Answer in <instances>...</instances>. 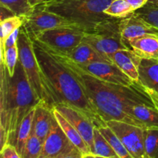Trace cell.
Listing matches in <instances>:
<instances>
[{"instance_id":"obj_20","label":"cell","mask_w":158,"mask_h":158,"mask_svg":"<svg viewBox=\"0 0 158 158\" xmlns=\"http://www.w3.org/2000/svg\"><path fill=\"white\" fill-rule=\"evenodd\" d=\"M67 56L79 64H86L94 61H106L92 46L85 42H82Z\"/></svg>"},{"instance_id":"obj_22","label":"cell","mask_w":158,"mask_h":158,"mask_svg":"<svg viewBox=\"0 0 158 158\" xmlns=\"http://www.w3.org/2000/svg\"><path fill=\"white\" fill-rule=\"evenodd\" d=\"M134 116L145 125L147 129H158V110L156 107L146 105H136L133 107Z\"/></svg>"},{"instance_id":"obj_13","label":"cell","mask_w":158,"mask_h":158,"mask_svg":"<svg viewBox=\"0 0 158 158\" xmlns=\"http://www.w3.org/2000/svg\"><path fill=\"white\" fill-rule=\"evenodd\" d=\"M122 41L127 49L132 40L148 34H158V29L154 28L144 19L135 13L125 18L120 19L119 21Z\"/></svg>"},{"instance_id":"obj_5","label":"cell","mask_w":158,"mask_h":158,"mask_svg":"<svg viewBox=\"0 0 158 158\" xmlns=\"http://www.w3.org/2000/svg\"><path fill=\"white\" fill-rule=\"evenodd\" d=\"M19 60L23 66L27 80L40 101L52 108L56 105L52 92L48 87L34 51L33 41L23 26L20 28L18 39Z\"/></svg>"},{"instance_id":"obj_16","label":"cell","mask_w":158,"mask_h":158,"mask_svg":"<svg viewBox=\"0 0 158 158\" xmlns=\"http://www.w3.org/2000/svg\"><path fill=\"white\" fill-rule=\"evenodd\" d=\"M129 48L140 59L158 60V34H148L132 40Z\"/></svg>"},{"instance_id":"obj_11","label":"cell","mask_w":158,"mask_h":158,"mask_svg":"<svg viewBox=\"0 0 158 158\" xmlns=\"http://www.w3.org/2000/svg\"><path fill=\"white\" fill-rule=\"evenodd\" d=\"M74 63L82 70L103 81L123 86H131L136 82L122 72L115 64L110 62L94 61L86 64Z\"/></svg>"},{"instance_id":"obj_32","label":"cell","mask_w":158,"mask_h":158,"mask_svg":"<svg viewBox=\"0 0 158 158\" xmlns=\"http://www.w3.org/2000/svg\"><path fill=\"white\" fill-rule=\"evenodd\" d=\"M19 31H20V28L19 29H17L8 37V39L6 40V44H5V52H6V50L9 47H12L14 45H15L18 42V39H19Z\"/></svg>"},{"instance_id":"obj_17","label":"cell","mask_w":158,"mask_h":158,"mask_svg":"<svg viewBox=\"0 0 158 158\" xmlns=\"http://www.w3.org/2000/svg\"><path fill=\"white\" fill-rule=\"evenodd\" d=\"M138 58L131 49H120L113 55L112 62L134 81L138 82Z\"/></svg>"},{"instance_id":"obj_2","label":"cell","mask_w":158,"mask_h":158,"mask_svg":"<svg viewBox=\"0 0 158 158\" xmlns=\"http://www.w3.org/2000/svg\"><path fill=\"white\" fill-rule=\"evenodd\" d=\"M32 41L39 65L56 105H69L89 119L96 127L106 126V122L89 101L73 74L44 45L38 40Z\"/></svg>"},{"instance_id":"obj_33","label":"cell","mask_w":158,"mask_h":158,"mask_svg":"<svg viewBox=\"0 0 158 158\" xmlns=\"http://www.w3.org/2000/svg\"><path fill=\"white\" fill-rule=\"evenodd\" d=\"M126 1L127 2L129 3L136 11L137 9H140V8H142L143 6H144L148 2L149 0H126Z\"/></svg>"},{"instance_id":"obj_21","label":"cell","mask_w":158,"mask_h":158,"mask_svg":"<svg viewBox=\"0 0 158 158\" xmlns=\"http://www.w3.org/2000/svg\"><path fill=\"white\" fill-rule=\"evenodd\" d=\"M35 107L23 118L19 128L18 133H17L16 137H15L14 146L16 148L17 151L20 154L21 157L23 158V153H24L25 147H26V142L32 133V123H33L34 114H35Z\"/></svg>"},{"instance_id":"obj_34","label":"cell","mask_w":158,"mask_h":158,"mask_svg":"<svg viewBox=\"0 0 158 158\" xmlns=\"http://www.w3.org/2000/svg\"><path fill=\"white\" fill-rule=\"evenodd\" d=\"M146 91H147V92H148V94H149L150 97H151V99H152L153 102H154V106H155V107L157 108V110H158V94H156V93L151 92V91H148V90H146Z\"/></svg>"},{"instance_id":"obj_4","label":"cell","mask_w":158,"mask_h":158,"mask_svg":"<svg viewBox=\"0 0 158 158\" xmlns=\"http://www.w3.org/2000/svg\"><path fill=\"white\" fill-rule=\"evenodd\" d=\"M113 0H50L40 4L43 9L76 23L81 30L91 32L110 16L104 13Z\"/></svg>"},{"instance_id":"obj_18","label":"cell","mask_w":158,"mask_h":158,"mask_svg":"<svg viewBox=\"0 0 158 158\" xmlns=\"http://www.w3.org/2000/svg\"><path fill=\"white\" fill-rule=\"evenodd\" d=\"M52 113H53V115L55 117L56 120H57V122L59 123L60 126L61 127L63 131H64L66 135L67 136L68 138L80 150V151L82 154V156H83V158H94V154L91 152L88 145L86 144V143L83 140V138L80 135V133L73 127V126L56 108L52 109Z\"/></svg>"},{"instance_id":"obj_23","label":"cell","mask_w":158,"mask_h":158,"mask_svg":"<svg viewBox=\"0 0 158 158\" xmlns=\"http://www.w3.org/2000/svg\"><path fill=\"white\" fill-rule=\"evenodd\" d=\"M94 143L95 157L119 158L109 142L100 133L99 128L96 127L94 132Z\"/></svg>"},{"instance_id":"obj_35","label":"cell","mask_w":158,"mask_h":158,"mask_svg":"<svg viewBox=\"0 0 158 158\" xmlns=\"http://www.w3.org/2000/svg\"><path fill=\"white\" fill-rule=\"evenodd\" d=\"M29 4H30L31 7L33 8L35 7V6H38V5L46 2L50 1V0H29Z\"/></svg>"},{"instance_id":"obj_25","label":"cell","mask_w":158,"mask_h":158,"mask_svg":"<svg viewBox=\"0 0 158 158\" xmlns=\"http://www.w3.org/2000/svg\"><path fill=\"white\" fill-rule=\"evenodd\" d=\"M135 9L126 0H113L104 10V13L113 18L123 19L131 15Z\"/></svg>"},{"instance_id":"obj_19","label":"cell","mask_w":158,"mask_h":158,"mask_svg":"<svg viewBox=\"0 0 158 158\" xmlns=\"http://www.w3.org/2000/svg\"><path fill=\"white\" fill-rule=\"evenodd\" d=\"M25 16L12 15L0 21L1 26V38H0V61H4L5 44L8 37L17 29H19L24 23Z\"/></svg>"},{"instance_id":"obj_28","label":"cell","mask_w":158,"mask_h":158,"mask_svg":"<svg viewBox=\"0 0 158 158\" xmlns=\"http://www.w3.org/2000/svg\"><path fill=\"white\" fill-rule=\"evenodd\" d=\"M43 142L32 130L30 136L26 142L23 158H40L43 149Z\"/></svg>"},{"instance_id":"obj_8","label":"cell","mask_w":158,"mask_h":158,"mask_svg":"<svg viewBox=\"0 0 158 158\" xmlns=\"http://www.w3.org/2000/svg\"><path fill=\"white\" fill-rule=\"evenodd\" d=\"M40 158H83L80 150L68 138L54 115Z\"/></svg>"},{"instance_id":"obj_10","label":"cell","mask_w":158,"mask_h":158,"mask_svg":"<svg viewBox=\"0 0 158 158\" xmlns=\"http://www.w3.org/2000/svg\"><path fill=\"white\" fill-rule=\"evenodd\" d=\"M106 124L118 136L132 158H148L144 150V129L116 120H109Z\"/></svg>"},{"instance_id":"obj_15","label":"cell","mask_w":158,"mask_h":158,"mask_svg":"<svg viewBox=\"0 0 158 158\" xmlns=\"http://www.w3.org/2000/svg\"><path fill=\"white\" fill-rule=\"evenodd\" d=\"M139 80L146 90L158 94V60L140 59L138 64Z\"/></svg>"},{"instance_id":"obj_6","label":"cell","mask_w":158,"mask_h":158,"mask_svg":"<svg viewBox=\"0 0 158 158\" xmlns=\"http://www.w3.org/2000/svg\"><path fill=\"white\" fill-rule=\"evenodd\" d=\"M119 21L120 19L113 17L103 20L93 32H85L83 40L106 61L112 63L113 55L117 51L127 49L122 41Z\"/></svg>"},{"instance_id":"obj_26","label":"cell","mask_w":158,"mask_h":158,"mask_svg":"<svg viewBox=\"0 0 158 158\" xmlns=\"http://www.w3.org/2000/svg\"><path fill=\"white\" fill-rule=\"evenodd\" d=\"M144 150L148 158H158V129H144Z\"/></svg>"},{"instance_id":"obj_9","label":"cell","mask_w":158,"mask_h":158,"mask_svg":"<svg viewBox=\"0 0 158 158\" xmlns=\"http://www.w3.org/2000/svg\"><path fill=\"white\" fill-rule=\"evenodd\" d=\"M84 34L80 29L61 28L43 32L35 40L50 49L69 55L83 42Z\"/></svg>"},{"instance_id":"obj_7","label":"cell","mask_w":158,"mask_h":158,"mask_svg":"<svg viewBox=\"0 0 158 158\" xmlns=\"http://www.w3.org/2000/svg\"><path fill=\"white\" fill-rule=\"evenodd\" d=\"M23 26L32 40L46 31L61 28L80 29L76 23L56 13L43 9L40 5L32 8L28 15H25Z\"/></svg>"},{"instance_id":"obj_27","label":"cell","mask_w":158,"mask_h":158,"mask_svg":"<svg viewBox=\"0 0 158 158\" xmlns=\"http://www.w3.org/2000/svg\"><path fill=\"white\" fill-rule=\"evenodd\" d=\"M0 6L6 8L15 15H28L32 8L29 0H0Z\"/></svg>"},{"instance_id":"obj_29","label":"cell","mask_w":158,"mask_h":158,"mask_svg":"<svg viewBox=\"0 0 158 158\" xmlns=\"http://www.w3.org/2000/svg\"><path fill=\"white\" fill-rule=\"evenodd\" d=\"M134 13L158 29V5L148 2L144 6L137 9Z\"/></svg>"},{"instance_id":"obj_1","label":"cell","mask_w":158,"mask_h":158,"mask_svg":"<svg viewBox=\"0 0 158 158\" xmlns=\"http://www.w3.org/2000/svg\"><path fill=\"white\" fill-rule=\"evenodd\" d=\"M45 46L73 74L86 97L105 121L120 120L147 129L145 125L134 116L133 107L136 105L155 106L140 82L136 81L131 86H123L103 81L82 70L66 54Z\"/></svg>"},{"instance_id":"obj_31","label":"cell","mask_w":158,"mask_h":158,"mask_svg":"<svg viewBox=\"0 0 158 158\" xmlns=\"http://www.w3.org/2000/svg\"><path fill=\"white\" fill-rule=\"evenodd\" d=\"M0 155L2 158H22L16 148L12 143H6L1 148Z\"/></svg>"},{"instance_id":"obj_36","label":"cell","mask_w":158,"mask_h":158,"mask_svg":"<svg viewBox=\"0 0 158 158\" xmlns=\"http://www.w3.org/2000/svg\"><path fill=\"white\" fill-rule=\"evenodd\" d=\"M148 2L152 3V4L158 5V0H149V1H148Z\"/></svg>"},{"instance_id":"obj_24","label":"cell","mask_w":158,"mask_h":158,"mask_svg":"<svg viewBox=\"0 0 158 158\" xmlns=\"http://www.w3.org/2000/svg\"><path fill=\"white\" fill-rule=\"evenodd\" d=\"M99 130L103 137L109 142L110 145L112 147L119 158H132L118 136L114 132V131L110 127L107 126V124L106 126L99 127Z\"/></svg>"},{"instance_id":"obj_30","label":"cell","mask_w":158,"mask_h":158,"mask_svg":"<svg viewBox=\"0 0 158 158\" xmlns=\"http://www.w3.org/2000/svg\"><path fill=\"white\" fill-rule=\"evenodd\" d=\"M18 43V42H17ZM19 60V49L18 43L14 45L12 47L8 48L5 52L4 61L1 62L3 63L6 66L8 73L11 77H13L15 74V67Z\"/></svg>"},{"instance_id":"obj_14","label":"cell","mask_w":158,"mask_h":158,"mask_svg":"<svg viewBox=\"0 0 158 158\" xmlns=\"http://www.w3.org/2000/svg\"><path fill=\"white\" fill-rule=\"evenodd\" d=\"M52 109L53 108L43 101H40L35 107L32 131L43 142L46 140L50 130L53 118Z\"/></svg>"},{"instance_id":"obj_12","label":"cell","mask_w":158,"mask_h":158,"mask_svg":"<svg viewBox=\"0 0 158 158\" xmlns=\"http://www.w3.org/2000/svg\"><path fill=\"white\" fill-rule=\"evenodd\" d=\"M54 108H56L80 133L95 158L94 143V132L95 126L94 123L81 113L69 106V105L60 103L56 105Z\"/></svg>"},{"instance_id":"obj_3","label":"cell","mask_w":158,"mask_h":158,"mask_svg":"<svg viewBox=\"0 0 158 158\" xmlns=\"http://www.w3.org/2000/svg\"><path fill=\"white\" fill-rule=\"evenodd\" d=\"M0 146L14 145L23 118L40 103L27 80L19 60L11 77L6 66L0 63Z\"/></svg>"}]
</instances>
